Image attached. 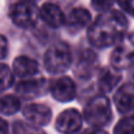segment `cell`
<instances>
[{"instance_id": "17", "label": "cell", "mask_w": 134, "mask_h": 134, "mask_svg": "<svg viewBox=\"0 0 134 134\" xmlns=\"http://www.w3.org/2000/svg\"><path fill=\"white\" fill-rule=\"evenodd\" d=\"M14 73L5 64H0V91L9 89L14 81Z\"/></svg>"}, {"instance_id": "22", "label": "cell", "mask_w": 134, "mask_h": 134, "mask_svg": "<svg viewBox=\"0 0 134 134\" xmlns=\"http://www.w3.org/2000/svg\"><path fill=\"white\" fill-rule=\"evenodd\" d=\"M8 53V42H7V38L0 35V60L4 59Z\"/></svg>"}, {"instance_id": "11", "label": "cell", "mask_w": 134, "mask_h": 134, "mask_svg": "<svg viewBox=\"0 0 134 134\" xmlns=\"http://www.w3.org/2000/svg\"><path fill=\"white\" fill-rule=\"evenodd\" d=\"M39 17L51 27H60L65 24V16L63 10L52 3H46L42 5L39 9Z\"/></svg>"}, {"instance_id": "20", "label": "cell", "mask_w": 134, "mask_h": 134, "mask_svg": "<svg viewBox=\"0 0 134 134\" xmlns=\"http://www.w3.org/2000/svg\"><path fill=\"white\" fill-rule=\"evenodd\" d=\"M113 3H115V0H92L91 5L95 10L104 13V12L111 10V7L113 5Z\"/></svg>"}, {"instance_id": "18", "label": "cell", "mask_w": 134, "mask_h": 134, "mask_svg": "<svg viewBox=\"0 0 134 134\" xmlns=\"http://www.w3.org/2000/svg\"><path fill=\"white\" fill-rule=\"evenodd\" d=\"M115 134H134V115L120 120L115 128Z\"/></svg>"}, {"instance_id": "7", "label": "cell", "mask_w": 134, "mask_h": 134, "mask_svg": "<svg viewBox=\"0 0 134 134\" xmlns=\"http://www.w3.org/2000/svg\"><path fill=\"white\" fill-rule=\"evenodd\" d=\"M22 112H24L25 119L29 121V124H31L37 128L47 125L52 117L51 109L44 104H38V103L27 104L22 109Z\"/></svg>"}, {"instance_id": "2", "label": "cell", "mask_w": 134, "mask_h": 134, "mask_svg": "<svg viewBox=\"0 0 134 134\" xmlns=\"http://www.w3.org/2000/svg\"><path fill=\"white\" fill-rule=\"evenodd\" d=\"M85 121L92 128H102L112 120V109L105 95H98L90 99L83 109Z\"/></svg>"}, {"instance_id": "3", "label": "cell", "mask_w": 134, "mask_h": 134, "mask_svg": "<svg viewBox=\"0 0 134 134\" xmlns=\"http://www.w3.org/2000/svg\"><path fill=\"white\" fill-rule=\"evenodd\" d=\"M72 64V51L66 43L59 42L52 44L44 55V66L49 73H64Z\"/></svg>"}, {"instance_id": "15", "label": "cell", "mask_w": 134, "mask_h": 134, "mask_svg": "<svg viewBox=\"0 0 134 134\" xmlns=\"http://www.w3.org/2000/svg\"><path fill=\"white\" fill-rule=\"evenodd\" d=\"M90 21H91V16H90V13L86 9L74 8L69 13L65 24L72 31H78V30L83 29L85 26H87L90 24Z\"/></svg>"}, {"instance_id": "10", "label": "cell", "mask_w": 134, "mask_h": 134, "mask_svg": "<svg viewBox=\"0 0 134 134\" xmlns=\"http://www.w3.org/2000/svg\"><path fill=\"white\" fill-rule=\"evenodd\" d=\"M115 104L120 113H130L134 111V83L120 86L115 94Z\"/></svg>"}, {"instance_id": "14", "label": "cell", "mask_w": 134, "mask_h": 134, "mask_svg": "<svg viewBox=\"0 0 134 134\" xmlns=\"http://www.w3.org/2000/svg\"><path fill=\"white\" fill-rule=\"evenodd\" d=\"M95 64H96V55L90 49H85L80 53L76 65V73L81 78H89L95 68Z\"/></svg>"}, {"instance_id": "12", "label": "cell", "mask_w": 134, "mask_h": 134, "mask_svg": "<svg viewBox=\"0 0 134 134\" xmlns=\"http://www.w3.org/2000/svg\"><path fill=\"white\" fill-rule=\"evenodd\" d=\"M121 81V74L115 68H103L98 77V85L102 92L107 94L115 89Z\"/></svg>"}, {"instance_id": "5", "label": "cell", "mask_w": 134, "mask_h": 134, "mask_svg": "<svg viewBox=\"0 0 134 134\" xmlns=\"http://www.w3.org/2000/svg\"><path fill=\"white\" fill-rule=\"evenodd\" d=\"M10 18L18 27L30 29L37 24L39 18V10L35 7V3L26 0L17 1L10 7Z\"/></svg>"}, {"instance_id": "4", "label": "cell", "mask_w": 134, "mask_h": 134, "mask_svg": "<svg viewBox=\"0 0 134 134\" xmlns=\"http://www.w3.org/2000/svg\"><path fill=\"white\" fill-rule=\"evenodd\" d=\"M112 68L124 70L134 65V34H126L115 47L111 55Z\"/></svg>"}, {"instance_id": "13", "label": "cell", "mask_w": 134, "mask_h": 134, "mask_svg": "<svg viewBox=\"0 0 134 134\" xmlns=\"http://www.w3.org/2000/svg\"><path fill=\"white\" fill-rule=\"evenodd\" d=\"M39 70L38 63L27 56H20L13 63V73L21 78L33 77Z\"/></svg>"}, {"instance_id": "6", "label": "cell", "mask_w": 134, "mask_h": 134, "mask_svg": "<svg viewBox=\"0 0 134 134\" xmlns=\"http://www.w3.org/2000/svg\"><path fill=\"white\" fill-rule=\"evenodd\" d=\"M55 125H56V129L60 133H76L82 126V116L77 109L69 108V109H65L64 112H61L57 116Z\"/></svg>"}, {"instance_id": "24", "label": "cell", "mask_w": 134, "mask_h": 134, "mask_svg": "<svg viewBox=\"0 0 134 134\" xmlns=\"http://www.w3.org/2000/svg\"><path fill=\"white\" fill-rule=\"evenodd\" d=\"M8 130H9V128H8L7 121L0 117V134H8Z\"/></svg>"}, {"instance_id": "8", "label": "cell", "mask_w": 134, "mask_h": 134, "mask_svg": "<svg viewBox=\"0 0 134 134\" xmlns=\"http://www.w3.org/2000/svg\"><path fill=\"white\" fill-rule=\"evenodd\" d=\"M76 85L69 77H60L51 85V94L59 102H70L76 98Z\"/></svg>"}, {"instance_id": "25", "label": "cell", "mask_w": 134, "mask_h": 134, "mask_svg": "<svg viewBox=\"0 0 134 134\" xmlns=\"http://www.w3.org/2000/svg\"><path fill=\"white\" fill-rule=\"evenodd\" d=\"M26 1H30V3H37V1H39V0H26Z\"/></svg>"}, {"instance_id": "23", "label": "cell", "mask_w": 134, "mask_h": 134, "mask_svg": "<svg viewBox=\"0 0 134 134\" xmlns=\"http://www.w3.org/2000/svg\"><path fill=\"white\" fill-rule=\"evenodd\" d=\"M83 134H107V132H104L100 128H89L87 130H85Z\"/></svg>"}, {"instance_id": "19", "label": "cell", "mask_w": 134, "mask_h": 134, "mask_svg": "<svg viewBox=\"0 0 134 134\" xmlns=\"http://www.w3.org/2000/svg\"><path fill=\"white\" fill-rule=\"evenodd\" d=\"M13 132H14V134H46L44 132L39 130L37 126H34L31 124H25L21 121L14 122Z\"/></svg>"}, {"instance_id": "16", "label": "cell", "mask_w": 134, "mask_h": 134, "mask_svg": "<svg viewBox=\"0 0 134 134\" xmlns=\"http://www.w3.org/2000/svg\"><path fill=\"white\" fill-rule=\"evenodd\" d=\"M21 108L20 98L16 95H5L0 98V113L3 115H13Z\"/></svg>"}, {"instance_id": "21", "label": "cell", "mask_w": 134, "mask_h": 134, "mask_svg": "<svg viewBox=\"0 0 134 134\" xmlns=\"http://www.w3.org/2000/svg\"><path fill=\"white\" fill-rule=\"evenodd\" d=\"M117 1L125 12L134 16V0H117Z\"/></svg>"}, {"instance_id": "1", "label": "cell", "mask_w": 134, "mask_h": 134, "mask_svg": "<svg viewBox=\"0 0 134 134\" xmlns=\"http://www.w3.org/2000/svg\"><path fill=\"white\" fill-rule=\"evenodd\" d=\"M128 29L126 17L119 10H108L100 13L94 22H91L87 33L89 42L98 48H105L119 43Z\"/></svg>"}, {"instance_id": "9", "label": "cell", "mask_w": 134, "mask_h": 134, "mask_svg": "<svg viewBox=\"0 0 134 134\" xmlns=\"http://www.w3.org/2000/svg\"><path fill=\"white\" fill-rule=\"evenodd\" d=\"M46 87H47V81L44 78H30L18 82L16 86V92L24 99H31L44 94Z\"/></svg>"}]
</instances>
